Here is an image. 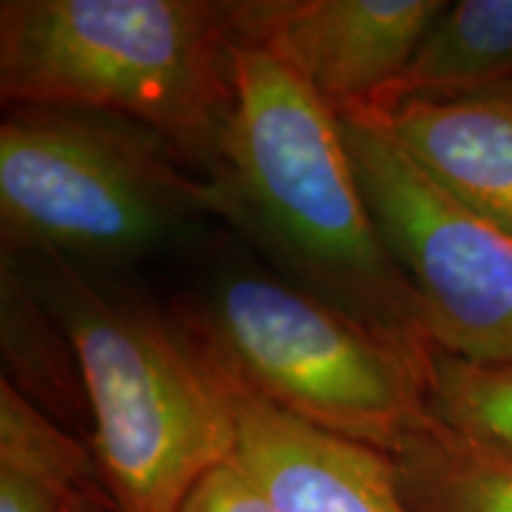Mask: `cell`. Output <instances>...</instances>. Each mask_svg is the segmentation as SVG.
<instances>
[{"instance_id":"4fadbf2b","label":"cell","mask_w":512,"mask_h":512,"mask_svg":"<svg viewBox=\"0 0 512 512\" xmlns=\"http://www.w3.org/2000/svg\"><path fill=\"white\" fill-rule=\"evenodd\" d=\"M425 408L453 432L512 456V361L479 363L434 349Z\"/></svg>"},{"instance_id":"30bf717a","label":"cell","mask_w":512,"mask_h":512,"mask_svg":"<svg viewBox=\"0 0 512 512\" xmlns=\"http://www.w3.org/2000/svg\"><path fill=\"white\" fill-rule=\"evenodd\" d=\"M512 81V0L446 5L411 60L361 110L382 117L415 100H453Z\"/></svg>"},{"instance_id":"8fae6325","label":"cell","mask_w":512,"mask_h":512,"mask_svg":"<svg viewBox=\"0 0 512 512\" xmlns=\"http://www.w3.org/2000/svg\"><path fill=\"white\" fill-rule=\"evenodd\" d=\"M411 512H512V456L420 413L394 446Z\"/></svg>"},{"instance_id":"52a82bcc","label":"cell","mask_w":512,"mask_h":512,"mask_svg":"<svg viewBox=\"0 0 512 512\" xmlns=\"http://www.w3.org/2000/svg\"><path fill=\"white\" fill-rule=\"evenodd\" d=\"M238 43L285 62L335 112L366 107L411 60L441 0H238Z\"/></svg>"},{"instance_id":"ba28073f","label":"cell","mask_w":512,"mask_h":512,"mask_svg":"<svg viewBox=\"0 0 512 512\" xmlns=\"http://www.w3.org/2000/svg\"><path fill=\"white\" fill-rule=\"evenodd\" d=\"M221 377L238 427L233 460L275 510L411 512L392 460L361 441L280 411L230 377Z\"/></svg>"},{"instance_id":"5bb4252c","label":"cell","mask_w":512,"mask_h":512,"mask_svg":"<svg viewBox=\"0 0 512 512\" xmlns=\"http://www.w3.org/2000/svg\"><path fill=\"white\" fill-rule=\"evenodd\" d=\"M178 512H278L247 472L228 460L190 491Z\"/></svg>"},{"instance_id":"6da1fadb","label":"cell","mask_w":512,"mask_h":512,"mask_svg":"<svg viewBox=\"0 0 512 512\" xmlns=\"http://www.w3.org/2000/svg\"><path fill=\"white\" fill-rule=\"evenodd\" d=\"M240 219L299 287L370 328L434 349L406 273L384 245L337 112L266 50L235 46V105L216 178Z\"/></svg>"},{"instance_id":"5b68a950","label":"cell","mask_w":512,"mask_h":512,"mask_svg":"<svg viewBox=\"0 0 512 512\" xmlns=\"http://www.w3.org/2000/svg\"><path fill=\"white\" fill-rule=\"evenodd\" d=\"M233 382L311 425L392 448L425 413L434 349L370 328L299 285L230 266L188 325Z\"/></svg>"},{"instance_id":"3957f363","label":"cell","mask_w":512,"mask_h":512,"mask_svg":"<svg viewBox=\"0 0 512 512\" xmlns=\"http://www.w3.org/2000/svg\"><path fill=\"white\" fill-rule=\"evenodd\" d=\"M36 294L72 347L119 512H178L235 456L230 394L188 325L38 256Z\"/></svg>"},{"instance_id":"9c48e42d","label":"cell","mask_w":512,"mask_h":512,"mask_svg":"<svg viewBox=\"0 0 512 512\" xmlns=\"http://www.w3.org/2000/svg\"><path fill=\"white\" fill-rule=\"evenodd\" d=\"M375 119L441 190L512 233V81Z\"/></svg>"},{"instance_id":"9a60e30c","label":"cell","mask_w":512,"mask_h":512,"mask_svg":"<svg viewBox=\"0 0 512 512\" xmlns=\"http://www.w3.org/2000/svg\"><path fill=\"white\" fill-rule=\"evenodd\" d=\"M69 512H100V508H95V503L83 496V491H76L69 501Z\"/></svg>"},{"instance_id":"277c9868","label":"cell","mask_w":512,"mask_h":512,"mask_svg":"<svg viewBox=\"0 0 512 512\" xmlns=\"http://www.w3.org/2000/svg\"><path fill=\"white\" fill-rule=\"evenodd\" d=\"M157 133L100 112L15 107L0 126L5 252L121 264L216 211L214 183Z\"/></svg>"},{"instance_id":"7c38bea8","label":"cell","mask_w":512,"mask_h":512,"mask_svg":"<svg viewBox=\"0 0 512 512\" xmlns=\"http://www.w3.org/2000/svg\"><path fill=\"white\" fill-rule=\"evenodd\" d=\"M86 460L8 377L0 382V512H69Z\"/></svg>"},{"instance_id":"8992f818","label":"cell","mask_w":512,"mask_h":512,"mask_svg":"<svg viewBox=\"0 0 512 512\" xmlns=\"http://www.w3.org/2000/svg\"><path fill=\"white\" fill-rule=\"evenodd\" d=\"M337 119L432 347L467 361H512V233L441 190L375 117L337 112Z\"/></svg>"},{"instance_id":"7a4b0ae2","label":"cell","mask_w":512,"mask_h":512,"mask_svg":"<svg viewBox=\"0 0 512 512\" xmlns=\"http://www.w3.org/2000/svg\"><path fill=\"white\" fill-rule=\"evenodd\" d=\"M228 3L5 0V105L100 112L157 133L216 183L235 105Z\"/></svg>"}]
</instances>
